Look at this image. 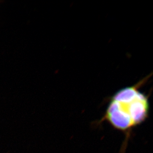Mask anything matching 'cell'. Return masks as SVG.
<instances>
[{"label": "cell", "mask_w": 153, "mask_h": 153, "mask_svg": "<svg viewBox=\"0 0 153 153\" xmlns=\"http://www.w3.org/2000/svg\"><path fill=\"white\" fill-rule=\"evenodd\" d=\"M146 80L122 88L110 97L105 112L97 123H107L125 135L120 153H126L133 130L149 118V96L140 90Z\"/></svg>", "instance_id": "cell-1"}]
</instances>
